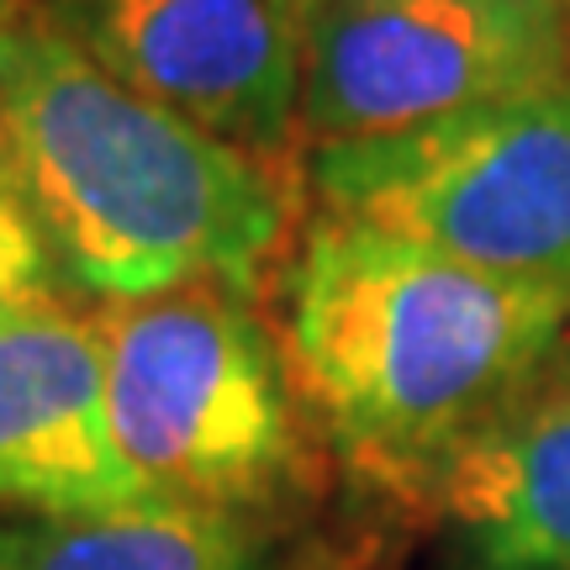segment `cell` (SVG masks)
Returning <instances> with one entry per match:
<instances>
[{"mask_svg":"<svg viewBox=\"0 0 570 570\" xmlns=\"http://www.w3.org/2000/svg\"><path fill=\"white\" fill-rule=\"evenodd\" d=\"M281 344L338 465L428 508L460 449L570 344V296L323 212L285 265Z\"/></svg>","mask_w":570,"mask_h":570,"instance_id":"1","label":"cell"},{"mask_svg":"<svg viewBox=\"0 0 570 570\" xmlns=\"http://www.w3.org/2000/svg\"><path fill=\"white\" fill-rule=\"evenodd\" d=\"M0 175L63 285L138 302L227 281L259 296L296 223V175L138 96L53 11L0 27Z\"/></svg>","mask_w":570,"mask_h":570,"instance_id":"2","label":"cell"},{"mask_svg":"<svg viewBox=\"0 0 570 570\" xmlns=\"http://www.w3.org/2000/svg\"><path fill=\"white\" fill-rule=\"evenodd\" d=\"M111 444L142 497L265 518L306 491V407L254 291L169 285L96 312Z\"/></svg>","mask_w":570,"mask_h":570,"instance_id":"3","label":"cell"},{"mask_svg":"<svg viewBox=\"0 0 570 570\" xmlns=\"http://www.w3.org/2000/svg\"><path fill=\"white\" fill-rule=\"evenodd\" d=\"M323 212L570 296V85L306 154Z\"/></svg>","mask_w":570,"mask_h":570,"instance_id":"4","label":"cell"},{"mask_svg":"<svg viewBox=\"0 0 570 570\" xmlns=\"http://www.w3.org/2000/svg\"><path fill=\"white\" fill-rule=\"evenodd\" d=\"M296 53V132L317 154L570 85V17L554 0H323Z\"/></svg>","mask_w":570,"mask_h":570,"instance_id":"5","label":"cell"},{"mask_svg":"<svg viewBox=\"0 0 570 570\" xmlns=\"http://www.w3.org/2000/svg\"><path fill=\"white\" fill-rule=\"evenodd\" d=\"M53 17L138 96L281 169H302V53L269 0H59Z\"/></svg>","mask_w":570,"mask_h":570,"instance_id":"6","label":"cell"},{"mask_svg":"<svg viewBox=\"0 0 570 570\" xmlns=\"http://www.w3.org/2000/svg\"><path fill=\"white\" fill-rule=\"evenodd\" d=\"M138 497L111 444L96 312L63 296L0 312V508L80 518Z\"/></svg>","mask_w":570,"mask_h":570,"instance_id":"7","label":"cell"},{"mask_svg":"<svg viewBox=\"0 0 570 570\" xmlns=\"http://www.w3.org/2000/svg\"><path fill=\"white\" fill-rule=\"evenodd\" d=\"M423 512L460 570H570V344L460 449Z\"/></svg>","mask_w":570,"mask_h":570,"instance_id":"8","label":"cell"},{"mask_svg":"<svg viewBox=\"0 0 570 570\" xmlns=\"http://www.w3.org/2000/svg\"><path fill=\"white\" fill-rule=\"evenodd\" d=\"M0 570H275L254 518L169 497L0 523Z\"/></svg>","mask_w":570,"mask_h":570,"instance_id":"9","label":"cell"},{"mask_svg":"<svg viewBox=\"0 0 570 570\" xmlns=\"http://www.w3.org/2000/svg\"><path fill=\"white\" fill-rule=\"evenodd\" d=\"M63 296V275L53 265V248L42 238V227L32 223L27 202L17 196V185L0 175V312Z\"/></svg>","mask_w":570,"mask_h":570,"instance_id":"10","label":"cell"},{"mask_svg":"<svg viewBox=\"0 0 570 570\" xmlns=\"http://www.w3.org/2000/svg\"><path fill=\"white\" fill-rule=\"evenodd\" d=\"M323 0H269V11L281 17V27L291 32V38L302 42V32H306V21H312V11H317Z\"/></svg>","mask_w":570,"mask_h":570,"instance_id":"11","label":"cell"},{"mask_svg":"<svg viewBox=\"0 0 570 570\" xmlns=\"http://www.w3.org/2000/svg\"><path fill=\"white\" fill-rule=\"evenodd\" d=\"M281 570H354V566L338 560V554H327V550H312V554H302V560H291V566H281Z\"/></svg>","mask_w":570,"mask_h":570,"instance_id":"12","label":"cell"},{"mask_svg":"<svg viewBox=\"0 0 570 570\" xmlns=\"http://www.w3.org/2000/svg\"><path fill=\"white\" fill-rule=\"evenodd\" d=\"M38 11V0H0V27H11V21L32 17Z\"/></svg>","mask_w":570,"mask_h":570,"instance_id":"13","label":"cell"},{"mask_svg":"<svg viewBox=\"0 0 570 570\" xmlns=\"http://www.w3.org/2000/svg\"><path fill=\"white\" fill-rule=\"evenodd\" d=\"M554 6H560V11H566V17H570V0H554Z\"/></svg>","mask_w":570,"mask_h":570,"instance_id":"14","label":"cell"}]
</instances>
